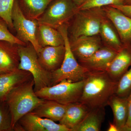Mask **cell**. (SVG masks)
<instances>
[{"label": "cell", "mask_w": 131, "mask_h": 131, "mask_svg": "<svg viewBox=\"0 0 131 131\" xmlns=\"http://www.w3.org/2000/svg\"><path fill=\"white\" fill-rule=\"evenodd\" d=\"M65 54L64 45L42 47L38 53V59L45 70L51 73L61 67Z\"/></svg>", "instance_id": "13"}, {"label": "cell", "mask_w": 131, "mask_h": 131, "mask_svg": "<svg viewBox=\"0 0 131 131\" xmlns=\"http://www.w3.org/2000/svg\"><path fill=\"white\" fill-rule=\"evenodd\" d=\"M121 11L124 14L131 18V5H111Z\"/></svg>", "instance_id": "29"}, {"label": "cell", "mask_w": 131, "mask_h": 131, "mask_svg": "<svg viewBox=\"0 0 131 131\" xmlns=\"http://www.w3.org/2000/svg\"><path fill=\"white\" fill-rule=\"evenodd\" d=\"M84 80L72 82L64 80L58 84L43 88L35 92L39 97L50 100L62 105H68L80 101Z\"/></svg>", "instance_id": "6"}, {"label": "cell", "mask_w": 131, "mask_h": 131, "mask_svg": "<svg viewBox=\"0 0 131 131\" xmlns=\"http://www.w3.org/2000/svg\"><path fill=\"white\" fill-rule=\"evenodd\" d=\"M90 110L89 108L80 101L68 105L59 124L71 131L84 118Z\"/></svg>", "instance_id": "18"}, {"label": "cell", "mask_w": 131, "mask_h": 131, "mask_svg": "<svg viewBox=\"0 0 131 131\" xmlns=\"http://www.w3.org/2000/svg\"><path fill=\"white\" fill-rule=\"evenodd\" d=\"M67 29L68 25L61 26L58 29L64 40L65 54L61 67L51 73V86L64 80L72 82L83 81L90 71L79 63L71 51Z\"/></svg>", "instance_id": "4"}, {"label": "cell", "mask_w": 131, "mask_h": 131, "mask_svg": "<svg viewBox=\"0 0 131 131\" xmlns=\"http://www.w3.org/2000/svg\"><path fill=\"white\" fill-rule=\"evenodd\" d=\"M121 131H131V126H125L121 129Z\"/></svg>", "instance_id": "33"}, {"label": "cell", "mask_w": 131, "mask_h": 131, "mask_svg": "<svg viewBox=\"0 0 131 131\" xmlns=\"http://www.w3.org/2000/svg\"><path fill=\"white\" fill-rule=\"evenodd\" d=\"M131 66V45H124L118 52L106 71L113 79L118 81Z\"/></svg>", "instance_id": "16"}, {"label": "cell", "mask_w": 131, "mask_h": 131, "mask_svg": "<svg viewBox=\"0 0 131 131\" xmlns=\"http://www.w3.org/2000/svg\"><path fill=\"white\" fill-rule=\"evenodd\" d=\"M52 0H17L24 16L32 20H37Z\"/></svg>", "instance_id": "23"}, {"label": "cell", "mask_w": 131, "mask_h": 131, "mask_svg": "<svg viewBox=\"0 0 131 131\" xmlns=\"http://www.w3.org/2000/svg\"><path fill=\"white\" fill-rule=\"evenodd\" d=\"M77 7L79 6L82 3L84 2L85 0H72Z\"/></svg>", "instance_id": "32"}, {"label": "cell", "mask_w": 131, "mask_h": 131, "mask_svg": "<svg viewBox=\"0 0 131 131\" xmlns=\"http://www.w3.org/2000/svg\"><path fill=\"white\" fill-rule=\"evenodd\" d=\"M12 116L6 101L0 102V131H13Z\"/></svg>", "instance_id": "26"}, {"label": "cell", "mask_w": 131, "mask_h": 131, "mask_svg": "<svg viewBox=\"0 0 131 131\" xmlns=\"http://www.w3.org/2000/svg\"><path fill=\"white\" fill-rule=\"evenodd\" d=\"M13 25L19 40L26 44L30 43L37 54L42 47L38 42V31L39 24L37 20L29 19L24 16L19 7L17 0H15L12 11Z\"/></svg>", "instance_id": "8"}, {"label": "cell", "mask_w": 131, "mask_h": 131, "mask_svg": "<svg viewBox=\"0 0 131 131\" xmlns=\"http://www.w3.org/2000/svg\"><path fill=\"white\" fill-rule=\"evenodd\" d=\"M69 42L71 51L78 62L88 58L103 46L99 35L82 36Z\"/></svg>", "instance_id": "10"}, {"label": "cell", "mask_w": 131, "mask_h": 131, "mask_svg": "<svg viewBox=\"0 0 131 131\" xmlns=\"http://www.w3.org/2000/svg\"><path fill=\"white\" fill-rule=\"evenodd\" d=\"M103 8L106 16L116 28L123 45H131V18L112 6Z\"/></svg>", "instance_id": "11"}, {"label": "cell", "mask_w": 131, "mask_h": 131, "mask_svg": "<svg viewBox=\"0 0 131 131\" xmlns=\"http://www.w3.org/2000/svg\"><path fill=\"white\" fill-rule=\"evenodd\" d=\"M67 106L54 101L44 100L32 112L39 117L59 122L65 113Z\"/></svg>", "instance_id": "20"}, {"label": "cell", "mask_w": 131, "mask_h": 131, "mask_svg": "<svg viewBox=\"0 0 131 131\" xmlns=\"http://www.w3.org/2000/svg\"><path fill=\"white\" fill-rule=\"evenodd\" d=\"M127 106H128V118L126 124L125 126H131V90L127 97Z\"/></svg>", "instance_id": "30"}, {"label": "cell", "mask_w": 131, "mask_h": 131, "mask_svg": "<svg viewBox=\"0 0 131 131\" xmlns=\"http://www.w3.org/2000/svg\"><path fill=\"white\" fill-rule=\"evenodd\" d=\"M99 35L104 46L115 51L118 52L124 46L116 28L106 14L102 20Z\"/></svg>", "instance_id": "17"}, {"label": "cell", "mask_w": 131, "mask_h": 131, "mask_svg": "<svg viewBox=\"0 0 131 131\" xmlns=\"http://www.w3.org/2000/svg\"><path fill=\"white\" fill-rule=\"evenodd\" d=\"M125 4V0H85L78 7V11Z\"/></svg>", "instance_id": "24"}, {"label": "cell", "mask_w": 131, "mask_h": 131, "mask_svg": "<svg viewBox=\"0 0 131 131\" xmlns=\"http://www.w3.org/2000/svg\"><path fill=\"white\" fill-rule=\"evenodd\" d=\"M108 131H119L117 126L113 123L110 122L109 124V127L108 128Z\"/></svg>", "instance_id": "31"}, {"label": "cell", "mask_w": 131, "mask_h": 131, "mask_svg": "<svg viewBox=\"0 0 131 131\" xmlns=\"http://www.w3.org/2000/svg\"><path fill=\"white\" fill-rule=\"evenodd\" d=\"M117 52L103 46L91 56L78 62L90 71H107Z\"/></svg>", "instance_id": "14"}, {"label": "cell", "mask_w": 131, "mask_h": 131, "mask_svg": "<svg viewBox=\"0 0 131 131\" xmlns=\"http://www.w3.org/2000/svg\"><path fill=\"white\" fill-rule=\"evenodd\" d=\"M19 52L20 61L18 69L31 74L34 80L35 92L51 86V73L45 70L40 64L37 52L31 44L19 45Z\"/></svg>", "instance_id": "5"}, {"label": "cell", "mask_w": 131, "mask_h": 131, "mask_svg": "<svg viewBox=\"0 0 131 131\" xmlns=\"http://www.w3.org/2000/svg\"><path fill=\"white\" fill-rule=\"evenodd\" d=\"M125 5H131V0H125Z\"/></svg>", "instance_id": "34"}, {"label": "cell", "mask_w": 131, "mask_h": 131, "mask_svg": "<svg viewBox=\"0 0 131 131\" xmlns=\"http://www.w3.org/2000/svg\"><path fill=\"white\" fill-rule=\"evenodd\" d=\"M0 40L8 41L13 43L25 45L26 44L19 40L9 30L6 22L0 17Z\"/></svg>", "instance_id": "28"}, {"label": "cell", "mask_w": 131, "mask_h": 131, "mask_svg": "<svg viewBox=\"0 0 131 131\" xmlns=\"http://www.w3.org/2000/svg\"><path fill=\"white\" fill-rule=\"evenodd\" d=\"M77 11V6L72 0H52L37 20L39 24L58 29L68 24Z\"/></svg>", "instance_id": "7"}, {"label": "cell", "mask_w": 131, "mask_h": 131, "mask_svg": "<svg viewBox=\"0 0 131 131\" xmlns=\"http://www.w3.org/2000/svg\"><path fill=\"white\" fill-rule=\"evenodd\" d=\"M32 78L30 72L19 69L11 73L0 75V102L5 101L13 89Z\"/></svg>", "instance_id": "15"}, {"label": "cell", "mask_w": 131, "mask_h": 131, "mask_svg": "<svg viewBox=\"0 0 131 131\" xmlns=\"http://www.w3.org/2000/svg\"><path fill=\"white\" fill-rule=\"evenodd\" d=\"M15 0H0V17L6 22L12 33L15 32L12 21V9Z\"/></svg>", "instance_id": "25"}, {"label": "cell", "mask_w": 131, "mask_h": 131, "mask_svg": "<svg viewBox=\"0 0 131 131\" xmlns=\"http://www.w3.org/2000/svg\"><path fill=\"white\" fill-rule=\"evenodd\" d=\"M105 14L103 7L78 10L68 24L69 41L82 36L99 35Z\"/></svg>", "instance_id": "3"}, {"label": "cell", "mask_w": 131, "mask_h": 131, "mask_svg": "<svg viewBox=\"0 0 131 131\" xmlns=\"http://www.w3.org/2000/svg\"><path fill=\"white\" fill-rule=\"evenodd\" d=\"M105 117V108L90 109L84 118L71 131H100Z\"/></svg>", "instance_id": "21"}, {"label": "cell", "mask_w": 131, "mask_h": 131, "mask_svg": "<svg viewBox=\"0 0 131 131\" xmlns=\"http://www.w3.org/2000/svg\"><path fill=\"white\" fill-rule=\"evenodd\" d=\"M33 78L13 89L8 94L6 101L12 116V127L19 120L31 112L43 101L37 95L34 89Z\"/></svg>", "instance_id": "2"}, {"label": "cell", "mask_w": 131, "mask_h": 131, "mask_svg": "<svg viewBox=\"0 0 131 131\" xmlns=\"http://www.w3.org/2000/svg\"><path fill=\"white\" fill-rule=\"evenodd\" d=\"M131 90V66L118 82L115 94L121 97H127Z\"/></svg>", "instance_id": "27"}, {"label": "cell", "mask_w": 131, "mask_h": 131, "mask_svg": "<svg viewBox=\"0 0 131 131\" xmlns=\"http://www.w3.org/2000/svg\"><path fill=\"white\" fill-rule=\"evenodd\" d=\"M118 82L106 71H89L84 80L80 102L90 109L105 108L110 97L116 93Z\"/></svg>", "instance_id": "1"}, {"label": "cell", "mask_w": 131, "mask_h": 131, "mask_svg": "<svg viewBox=\"0 0 131 131\" xmlns=\"http://www.w3.org/2000/svg\"><path fill=\"white\" fill-rule=\"evenodd\" d=\"M15 131H70L60 124L42 118L31 112L21 117L15 125Z\"/></svg>", "instance_id": "9"}, {"label": "cell", "mask_w": 131, "mask_h": 131, "mask_svg": "<svg viewBox=\"0 0 131 131\" xmlns=\"http://www.w3.org/2000/svg\"><path fill=\"white\" fill-rule=\"evenodd\" d=\"M37 37L38 42L41 47L64 45L63 37L60 31L46 25L39 24Z\"/></svg>", "instance_id": "22"}, {"label": "cell", "mask_w": 131, "mask_h": 131, "mask_svg": "<svg viewBox=\"0 0 131 131\" xmlns=\"http://www.w3.org/2000/svg\"><path fill=\"white\" fill-rule=\"evenodd\" d=\"M107 105L112 110L114 120L119 131L125 126L128 118L127 97H121L115 94L110 97Z\"/></svg>", "instance_id": "19"}, {"label": "cell", "mask_w": 131, "mask_h": 131, "mask_svg": "<svg viewBox=\"0 0 131 131\" xmlns=\"http://www.w3.org/2000/svg\"><path fill=\"white\" fill-rule=\"evenodd\" d=\"M19 45L0 40V75L11 73L18 69L20 61Z\"/></svg>", "instance_id": "12"}]
</instances>
